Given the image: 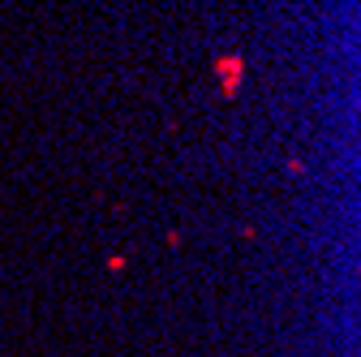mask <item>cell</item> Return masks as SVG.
I'll return each mask as SVG.
<instances>
[{
    "label": "cell",
    "instance_id": "1",
    "mask_svg": "<svg viewBox=\"0 0 361 357\" xmlns=\"http://www.w3.org/2000/svg\"><path fill=\"white\" fill-rule=\"evenodd\" d=\"M215 73H219V82H224V99H237L241 78H245V61H241L237 52H228V56L215 61Z\"/></svg>",
    "mask_w": 361,
    "mask_h": 357
}]
</instances>
